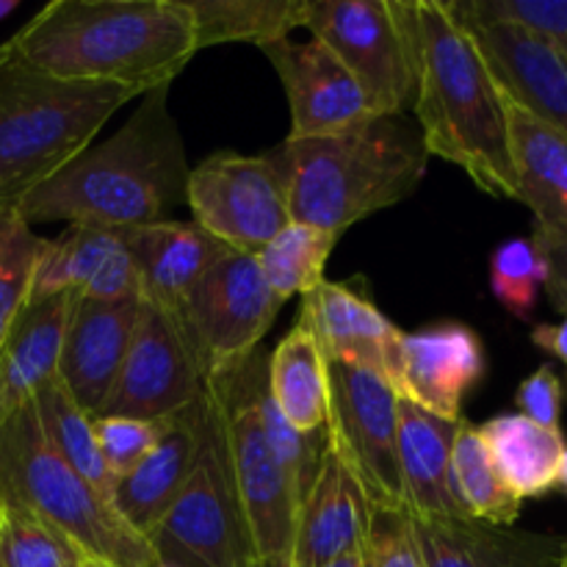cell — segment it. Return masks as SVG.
Masks as SVG:
<instances>
[{
  "mask_svg": "<svg viewBox=\"0 0 567 567\" xmlns=\"http://www.w3.org/2000/svg\"><path fill=\"white\" fill-rule=\"evenodd\" d=\"M305 28L363 89L371 114H404L415 94V0H308Z\"/></svg>",
  "mask_w": 567,
  "mask_h": 567,
  "instance_id": "ba28073f",
  "label": "cell"
},
{
  "mask_svg": "<svg viewBox=\"0 0 567 567\" xmlns=\"http://www.w3.org/2000/svg\"><path fill=\"white\" fill-rule=\"evenodd\" d=\"M324 567H365L363 546L354 548V551H349V554H343V557L332 559V563H327Z\"/></svg>",
  "mask_w": 567,
  "mask_h": 567,
  "instance_id": "7bdbcfd3",
  "label": "cell"
},
{
  "mask_svg": "<svg viewBox=\"0 0 567 567\" xmlns=\"http://www.w3.org/2000/svg\"><path fill=\"white\" fill-rule=\"evenodd\" d=\"M260 50L286 89L291 109V133L286 138L332 136L377 116L352 72L319 39H280Z\"/></svg>",
  "mask_w": 567,
  "mask_h": 567,
  "instance_id": "2e32d148",
  "label": "cell"
},
{
  "mask_svg": "<svg viewBox=\"0 0 567 567\" xmlns=\"http://www.w3.org/2000/svg\"><path fill=\"white\" fill-rule=\"evenodd\" d=\"M363 554L369 567H424L413 518L388 507H365Z\"/></svg>",
  "mask_w": 567,
  "mask_h": 567,
  "instance_id": "f35d334b",
  "label": "cell"
},
{
  "mask_svg": "<svg viewBox=\"0 0 567 567\" xmlns=\"http://www.w3.org/2000/svg\"><path fill=\"white\" fill-rule=\"evenodd\" d=\"M131 244L142 266V297L172 310L181 308L210 266L233 252L203 227L172 219L131 227Z\"/></svg>",
  "mask_w": 567,
  "mask_h": 567,
  "instance_id": "484cf974",
  "label": "cell"
},
{
  "mask_svg": "<svg viewBox=\"0 0 567 567\" xmlns=\"http://www.w3.org/2000/svg\"><path fill=\"white\" fill-rule=\"evenodd\" d=\"M565 567H567V548H565Z\"/></svg>",
  "mask_w": 567,
  "mask_h": 567,
  "instance_id": "7dc6e473",
  "label": "cell"
},
{
  "mask_svg": "<svg viewBox=\"0 0 567 567\" xmlns=\"http://www.w3.org/2000/svg\"><path fill=\"white\" fill-rule=\"evenodd\" d=\"M563 567H565V559H563Z\"/></svg>",
  "mask_w": 567,
  "mask_h": 567,
  "instance_id": "c3c4849f",
  "label": "cell"
},
{
  "mask_svg": "<svg viewBox=\"0 0 567 567\" xmlns=\"http://www.w3.org/2000/svg\"><path fill=\"white\" fill-rule=\"evenodd\" d=\"M3 44L61 81L142 94L175 81L199 53L186 0H53Z\"/></svg>",
  "mask_w": 567,
  "mask_h": 567,
  "instance_id": "7a4b0ae2",
  "label": "cell"
},
{
  "mask_svg": "<svg viewBox=\"0 0 567 567\" xmlns=\"http://www.w3.org/2000/svg\"><path fill=\"white\" fill-rule=\"evenodd\" d=\"M502 100L518 188L515 199L535 214V227L567 236V136L504 94Z\"/></svg>",
  "mask_w": 567,
  "mask_h": 567,
  "instance_id": "603a6c76",
  "label": "cell"
},
{
  "mask_svg": "<svg viewBox=\"0 0 567 567\" xmlns=\"http://www.w3.org/2000/svg\"><path fill=\"white\" fill-rule=\"evenodd\" d=\"M260 424H264L266 441H269L277 463H280L288 482H291L297 504L302 507L305 496L313 487L321 463L327 457V432H299L297 426L288 424L280 415V410L271 404L266 388L260 393Z\"/></svg>",
  "mask_w": 567,
  "mask_h": 567,
  "instance_id": "8d00e7d4",
  "label": "cell"
},
{
  "mask_svg": "<svg viewBox=\"0 0 567 567\" xmlns=\"http://www.w3.org/2000/svg\"><path fill=\"white\" fill-rule=\"evenodd\" d=\"M413 111L430 158L460 166L491 197L515 199L504 100L471 33L446 0H415Z\"/></svg>",
  "mask_w": 567,
  "mask_h": 567,
  "instance_id": "277c9868",
  "label": "cell"
},
{
  "mask_svg": "<svg viewBox=\"0 0 567 567\" xmlns=\"http://www.w3.org/2000/svg\"><path fill=\"white\" fill-rule=\"evenodd\" d=\"M92 559L48 520L0 504V567H83Z\"/></svg>",
  "mask_w": 567,
  "mask_h": 567,
  "instance_id": "d6a6232c",
  "label": "cell"
},
{
  "mask_svg": "<svg viewBox=\"0 0 567 567\" xmlns=\"http://www.w3.org/2000/svg\"><path fill=\"white\" fill-rule=\"evenodd\" d=\"M142 297L120 302L75 299L59 360V382L86 413L97 415L100 404L120 377L138 321Z\"/></svg>",
  "mask_w": 567,
  "mask_h": 567,
  "instance_id": "d6986e66",
  "label": "cell"
},
{
  "mask_svg": "<svg viewBox=\"0 0 567 567\" xmlns=\"http://www.w3.org/2000/svg\"><path fill=\"white\" fill-rule=\"evenodd\" d=\"M266 393L299 432L324 430L330 377L324 354L305 327L293 324L266 360Z\"/></svg>",
  "mask_w": 567,
  "mask_h": 567,
  "instance_id": "83f0119b",
  "label": "cell"
},
{
  "mask_svg": "<svg viewBox=\"0 0 567 567\" xmlns=\"http://www.w3.org/2000/svg\"><path fill=\"white\" fill-rule=\"evenodd\" d=\"M166 424H169V419L144 421L127 419V415H94V435H97L100 454H103L105 465L116 482L131 474L153 452V446L164 435Z\"/></svg>",
  "mask_w": 567,
  "mask_h": 567,
  "instance_id": "74e56055",
  "label": "cell"
},
{
  "mask_svg": "<svg viewBox=\"0 0 567 567\" xmlns=\"http://www.w3.org/2000/svg\"><path fill=\"white\" fill-rule=\"evenodd\" d=\"M515 404H518L520 415H526L535 424L548 426V430H563L559 421H563L565 388L551 365H540L520 382Z\"/></svg>",
  "mask_w": 567,
  "mask_h": 567,
  "instance_id": "ab89813d",
  "label": "cell"
},
{
  "mask_svg": "<svg viewBox=\"0 0 567 567\" xmlns=\"http://www.w3.org/2000/svg\"><path fill=\"white\" fill-rule=\"evenodd\" d=\"M37 404L39 421H42V430L48 435L50 446L64 457V463L70 468H75L83 480L92 487H97L103 496H109L114 502V487L116 480L114 474L105 465L103 454H100L97 435H94V415L86 413L75 399L66 393V388L61 385L59 377L53 382L42 388V391L33 396Z\"/></svg>",
  "mask_w": 567,
  "mask_h": 567,
  "instance_id": "4dcf8cb0",
  "label": "cell"
},
{
  "mask_svg": "<svg viewBox=\"0 0 567 567\" xmlns=\"http://www.w3.org/2000/svg\"><path fill=\"white\" fill-rule=\"evenodd\" d=\"M487 369L485 343L463 321H437L402 332L391 388L399 399L443 421H463L465 396Z\"/></svg>",
  "mask_w": 567,
  "mask_h": 567,
  "instance_id": "5bb4252c",
  "label": "cell"
},
{
  "mask_svg": "<svg viewBox=\"0 0 567 567\" xmlns=\"http://www.w3.org/2000/svg\"><path fill=\"white\" fill-rule=\"evenodd\" d=\"M136 97L138 89L116 83L61 81L0 44V203L70 164Z\"/></svg>",
  "mask_w": 567,
  "mask_h": 567,
  "instance_id": "5b68a950",
  "label": "cell"
},
{
  "mask_svg": "<svg viewBox=\"0 0 567 567\" xmlns=\"http://www.w3.org/2000/svg\"><path fill=\"white\" fill-rule=\"evenodd\" d=\"M75 293L97 302L142 297V266L131 244V227L66 225L44 238L33 271L31 299Z\"/></svg>",
  "mask_w": 567,
  "mask_h": 567,
  "instance_id": "9a60e30c",
  "label": "cell"
},
{
  "mask_svg": "<svg viewBox=\"0 0 567 567\" xmlns=\"http://www.w3.org/2000/svg\"><path fill=\"white\" fill-rule=\"evenodd\" d=\"M557 487L567 496V449H565V457H563V465H559V480H557Z\"/></svg>",
  "mask_w": 567,
  "mask_h": 567,
  "instance_id": "ee69618b",
  "label": "cell"
},
{
  "mask_svg": "<svg viewBox=\"0 0 567 567\" xmlns=\"http://www.w3.org/2000/svg\"><path fill=\"white\" fill-rule=\"evenodd\" d=\"M194 17L197 50L252 42L258 48L305 28L308 0H186Z\"/></svg>",
  "mask_w": 567,
  "mask_h": 567,
  "instance_id": "f1b7e54d",
  "label": "cell"
},
{
  "mask_svg": "<svg viewBox=\"0 0 567 567\" xmlns=\"http://www.w3.org/2000/svg\"><path fill=\"white\" fill-rule=\"evenodd\" d=\"M365 498L327 449L319 476L297 515L291 567H324L363 546Z\"/></svg>",
  "mask_w": 567,
  "mask_h": 567,
  "instance_id": "d4e9b609",
  "label": "cell"
},
{
  "mask_svg": "<svg viewBox=\"0 0 567 567\" xmlns=\"http://www.w3.org/2000/svg\"><path fill=\"white\" fill-rule=\"evenodd\" d=\"M546 286V260L532 238H507L491 255V288L493 297L502 302L515 319H532Z\"/></svg>",
  "mask_w": 567,
  "mask_h": 567,
  "instance_id": "e575fe53",
  "label": "cell"
},
{
  "mask_svg": "<svg viewBox=\"0 0 567 567\" xmlns=\"http://www.w3.org/2000/svg\"><path fill=\"white\" fill-rule=\"evenodd\" d=\"M460 421H443L399 399V471L410 518H468L454 493L452 443Z\"/></svg>",
  "mask_w": 567,
  "mask_h": 567,
  "instance_id": "cb8c5ba5",
  "label": "cell"
},
{
  "mask_svg": "<svg viewBox=\"0 0 567 567\" xmlns=\"http://www.w3.org/2000/svg\"><path fill=\"white\" fill-rule=\"evenodd\" d=\"M480 432L515 498H540L557 487L567 449L563 430H548L520 413H504L485 421Z\"/></svg>",
  "mask_w": 567,
  "mask_h": 567,
  "instance_id": "4316f807",
  "label": "cell"
},
{
  "mask_svg": "<svg viewBox=\"0 0 567 567\" xmlns=\"http://www.w3.org/2000/svg\"><path fill=\"white\" fill-rule=\"evenodd\" d=\"M452 480L457 502L468 518L491 526H515L520 518V498L513 496L496 471L480 426L460 421L452 443Z\"/></svg>",
  "mask_w": 567,
  "mask_h": 567,
  "instance_id": "f546056e",
  "label": "cell"
},
{
  "mask_svg": "<svg viewBox=\"0 0 567 567\" xmlns=\"http://www.w3.org/2000/svg\"><path fill=\"white\" fill-rule=\"evenodd\" d=\"M498 92L567 136V53L518 25H465Z\"/></svg>",
  "mask_w": 567,
  "mask_h": 567,
  "instance_id": "ac0fdd59",
  "label": "cell"
},
{
  "mask_svg": "<svg viewBox=\"0 0 567 567\" xmlns=\"http://www.w3.org/2000/svg\"><path fill=\"white\" fill-rule=\"evenodd\" d=\"M75 293L31 299L0 343V421L9 419L59 374L61 347Z\"/></svg>",
  "mask_w": 567,
  "mask_h": 567,
  "instance_id": "7402d4cb",
  "label": "cell"
},
{
  "mask_svg": "<svg viewBox=\"0 0 567 567\" xmlns=\"http://www.w3.org/2000/svg\"><path fill=\"white\" fill-rule=\"evenodd\" d=\"M424 567H563L567 540L474 518H413Z\"/></svg>",
  "mask_w": 567,
  "mask_h": 567,
  "instance_id": "ffe728a7",
  "label": "cell"
},
{
  "mask_svg": "<svg viewBox=\"0 0 567 567\" xmlns=\"http://www.w3.org/2000/svg\"><path fill=\"white\" fill-rule=\"evenodd\" d=\"M17 9V0H0V20Z\"/></svg>",
  "mask_w": 567,
  "mask_h": 567,
  "instance_id": "f6af8a7d",
  "label": "cell"
},
{
  "mask_svg": "<svg viewBox=\"0 0 567 567\" xmlns=\"http://www.w3.org/2000/svg\"><path fill=\"white\" fill-rule=\"evenodd\" d=\"M0 504H14L70 537L105 567H161L153 546L50 446L37 404L0 421Z\"/></svg>",
  "mask_w": 567,
  "mask_h": 567,
  "instance_id": "8992f818",
  "label": "cell"
},
{
  "mask_svg": "<svg viewBox=\"0 0 567 567\" xmlns=\"http://www.w3.org/2000/svg\"><path fill=\"white\" fill-rule=\"evenodd\" d=\"M147 543L161 567H258L208 402L205 441L194 471L147 532Z\"/></svg>",
  "mask_w": 567,
  "mask_h": 567,
  "instance_id": "9c48e42d",
  "label": "cell"
},
{
  "mask_svg": "<svg viewBox=\"0 0 567 567\" xmlns=\"http://www.w3.org/2000/svg\"><path fill=\"white\" fill-rule=\"evenodd\" d=\"M282 305L255 255L227 252L210 266L177 308L205 380L236 369L258 352Z\"/></svg>",
  "mask_w": 567,
  "mask_h": 567,
  "instance_id": "8fae6325",
  "label": "cell"
},
{
  "mask_svg": "<svg viewBox=\"0 0 567 567\" xmlns=\"http://www.w3.org/2000/svg\"><path fill=\"white\" fill-rule=\"evenodd\" d=\"M194 225L230 247L258 255L291 221L275 164L264 155L214 153L188 172Z\"/></svg>",
  "mask_w": 567,
  "mask_h": 567,
  "instance_id": "4fadbf2b",
  "label": "cell"
},
{
  "mask_svg": "<svg viewBox=\"0 0 567 567\" xmlns=\"http://www.w3.org/2000/svg\"><path fill=\"white\" fill-rule=\"evenodd\" d=\"M172 83L142 94L125 125L89 144L9 203L28 225L66 221L92 227H144L169 221L186 205L188 166L181 127L169 111ZM3 205V203H0Z\"/></svg>",
  "mask_w": 567,
  "mask_h": 567,
  "instance_id": "6da1fadb",
  "label": "cell"
},
{
  "mask_svg": "<svg viewBox=\"0 0 567 567\" xmlns=\"http://www.w3.org/2000/svg\"><path fill=\"white\" fill-rule=\"evenodd\" d=\"M327 449L360 487L365 507L408 513L396 449V391L385 377L360 365L327 363Z\"/></svg>",
  "mask_w": 567,
  "mask_h": 567,
  "instance_id": "30bf717a",
  "label": "cell"
},
{
  "mask_svg": "<svg viewBox=\"0 0 567 567\" xmlns=\"http://www.w3.org/2000/svg\"><path fill=\"white\" fill-rule=\"evenodd\" d=\"M365 567H369V565H365Z\"/></svg>",
  "mask_w": 567,
  "mask_h": 567,
  "instance_id": "681fc988",
  "label": "cell"
},
{
  "mask_svg": "<svg viewBox=\"0 0 567 567\" xmlns=\"http://www.w3.org/2000/svg\"><path fill=\"white\" fill-rule=\"evenodd\" d=\"M83 567H105V565H97V563H86Z\"/></svg>",
  "mask_w": 567,
  "mask_h": 567,
  "instance_id": "bcb514c9",
  "label": "cell"
},
{
  "mask_svg": "<svg viewBox=\"0 0 567 567\" xmlns=\"http://www.w3.org/2000/svg\"><path fill=\"white\" fill-rule=\"evenodd\" d=\"M266 360L269 354L258 349L236 369L210 377L205 402L216 419L227 474L241 504L258 567H291L299 504L260 424Z\"/></svg>",
  "mask_w": 567,
  "mask_h": 567,
  "instance_id": "52a82bcc",
  "label": "cell"
},
{
  "mask_svg": "<svg viewBox=\"0 0 567 567\" xmlns=\"http://www.w3.org/2000/svg\"><path fill=\"white\" fill-rule=\"evenodd\" d=\"M44 238H39L11 205H0V343L22 308L31 302L33 271Z\"/></svg>",
  "mask_w": 567,
  "mask_h": 567,
  "instance_id": "836d02e7",
  "label": "cell"
},
{
  "mask_svg": "<svg viewBox=\"0 0 567 567\" xmlns=\"http://www.w3.org/2000/svg\"><path fill=\"white\" fill-rule=\"evenodd\" d=\"M205 369L177 310L142 297L120 377L97 415L164 421L205 396Z\"/></svg>",
  "mask_w": 567,
  "mask_h": 567,
  "instance_id": "7c38bea8",
  "label": "cell"
},
{
  "mask_svg": "<svg viewBox=\"0 0 567 567\" xmlns=\"http://www.w3.org/2000/svg\"><path fill=\"white\" fill-rule=\"evenodd\" d=\"M338 236L319 227L288 221L255 258L271 291L288 302L291 297H305L319 282H324L327 260L336 249Z\"/></svg>",
  "mask_w": 567,
  "mask_h": 567,
  "instance_id": "1f68e13d",
  "label": "cell"
},
{
  "mask_svg": "<svg viewBox=\"0 0 567 567\" xmlns=\"http://www.w3.org/2000/svg\"><path fill=\"white\" fill-rule=\"evenodd\" d=\"M532 241L537 244L543 260H546V286H543V291L548 293L554 308L567 316V236L535 227Z\"/></svg>",
  "mask_w": 567,
  "mask_h": 567,
  "instance_id": "60d3db41",
  "label": "cell"
},
{
  "mask_svg": "<svg viewBox=\"0 0 567 567\" xmlns=\"http://www.w3.org/2000/svg\"><path fill=\"white\" fill-rule=\"evenodd\" d=\"M205 441V396L183 413L172 415L153 452L122 476L114 487V507L138 535L158 524L194 471Z\"/></svg>",
  "mask_w": 567,
  "mask_h": 567,
  "instance_id": "44dd1931",
  "label": "cell"
},
{
  "mask_svg": "<svg viewBox=\"0 0 567 567\" xmlns=\"http://www.w3.org/2000/svg\"><path fill=\"white\" fill-rule=\"evenodd\" d=\"M465 25H518L567 53V0H446Z\"/></svg>",
  "mask_w": 567,
  "mask_h": 567,
  "instance_id": "d590c367",
  "label": "cell"
},
{
  "mask_svg": "<svg viewBox=\"0 0 567 567\" xmlns=\"http://www.w3.org/2000/svg\"><path fill=\"white\" fill-rule=\"evenodd\" d=\"M532 343L551 354V358H557L567 369V316L557 324H537L532 330Z\"/></svg>",
  "mask_w": 567,
  "mask_h": 567,
  "instance_id": "b9f144b4",
  "label": "cell"
},
{
  "mask_svg": "<svg viewBox=\"0 0 567 567\" xmlns=\"http://www.w3.org/2000/svg\"><path fill=\"white\" fill-rule=\"evenodd\" d=\"M291 221L341 238L352 225L408 199L430 166L415 120L377 114L319 138H286L266 153Z\"/></svg>",
  "mask_w": 567,
  "mask_h": 567,
  "instance_id": "3957f363",
  "label": "cell"
},
{
  "mask_svg": "<svg viewBox=\"0 0 567 567\" xmlns=\"http://www.w3.org/2000/svg\"><path fill=\"white\" fill-rule=\"evenodd\" d=\"M297 324L313 336L327 363L371 369L391 385L402 330L377 308L363 277L319 282L302 297Z\"/></svg>",
  "mask_w": 567,
  "mask_h": 567,
  "instance_id": "e0dca14e",
  "label": "cell"
}]
</instances>
